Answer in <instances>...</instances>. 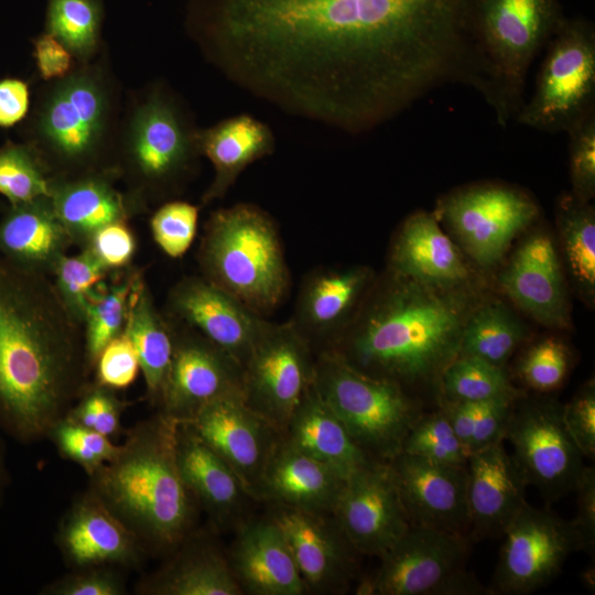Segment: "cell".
<instances>
[{"label":"cell","mask_w":595,"mask_h":595,"mask_svg":"<svg viewBox=\"0 0 595 595\" xmlns=\"http://www.w3.org/2000/svg\"><path fill=\"white\" fill-rule=\"evenodd\" d=\"M473 0H188L186 24L234 84L350 134L447 84L482 94Z\"/></svg>","instance_id":"cell-1"},{"label":"cell","mask_w":595,"mask_h":595,"mask_svg":"<svg viewBox=\"0 0 595 595\" xmlns=\"http://www.w3.org/2000/svg\"><path fill=\"white\" fill-rule=\"evenodd\" d=\"M83 326L51 277L0 257V422L34 441L71 408L87 376Z\"/></svg>","instance_id":"cell-2"},{"label":"cell","mask_w":595,"mask_h":595,"mask_svg":"<svg viewBox=\"0 0 595 595\" xmlns=\"http://www.w3.org/2000/svg\"><path fill=\"white\" fill-rule=\"evenodd\" d=\"M462 291H439L391 271L372 284L345 331L325 349L353 368L409 388L437 392L459 355L474 309ZM320 351V350H318Z\"/></svg>","instance_id":"cell-3"},{"label":"cell","mask_w":595,"mask_h":595,"mask_svg":"<svg viewBox=\"0 0 595 595\" xmlns=\"http://www.w3.org/2000/svg\"><path fill=\"white\" fill-rule=\"evenodd\" d=\"M177 421L158 412L138 422L116 456L89 476V488L145 553H172L190 534L195 500L175 459Z\"/></svg>","instance_id":"cell-4"},{"label":"cell","mask_w":595,"mask_h":595,"mask_svg":"<svg viewBox=\"0 0 595 595\" xmlns=\"http://www.w3.org/2000/svg\"><path fill=\"white\" fill-rule=\"evenodd\" d=\"M566 18L559 0H473L470 33L482 96L501 128L522 108L528 72Z\"/></svg>","instance_id":"cell-5"},{"label":"cell","mask_w":595,"mask_h":595,"mask_svg":"<svg viewBox=\"0 0 595 595\" xmlns=\"http://www.w3.org/2000/svg\"><path fill=\"white\" fill-rule=\"evenodd\" d=\"M202 275L263 315L290 285L278 227L262 208L239 203L212 213L197 252Z\"/></svg>","instance_id":"cell-6"},{"label":"cell","mask_w":595,"mask_h":595,"mask_svg":"<svg viewBox=\"0 0 595 595\" xmlns=\"http://www.w3.org/2000/svg\"><path fill=\"white\" fill-rule=\"evenodd\" d=\"M314 386L371 458L390 462L422 414L421 402L399 385L368 376L327 350L316 353Z\"/></svg>","instance_id":"cell-7"},{"label":"cell","mask_w":595,"mask_h":595,"mask_svg":"<svg viewBox=\"0 0 595 595\" xmlns=\"http://www.w3.org/2000/svg\"><path fill=\"white\" fill-rule=\"evenodd\" d=\"M110 98L107 85L90 68L72 71L57 79L43 98L33 121L32 143L55 176L94 169L108 129Z\"/></svg>","instance_id":"cell-8"},{"label":"cell","mask_w":595,"mask_h":595,"mask_svg":"<svg viewBox=\"0 0 595 595\" xmlns=\"http://www.w3.org/2000/svg\"><path fill=\"white\" fill-rule=\"evenodd\" d=\"M534 91L516 117L539 131L569 133L595 113V26L566 18L545 46Z\"/></svg>","instance_id":"cell-9"},{"label":"cell","mask_w":595,"mask_h":595,"mask_svg":"<svg viewBox=\"0 0 595 595\" xmlns=\"http://www.w3.org/2000/svg\"><path fill=\"white\" fill-rule=\"evenodd\" d=\"M470 542L469 537L410 524L357 594L491 595L465 567Z\"/></svg>","instance_id":"cell-10"},{"label":"cell","mask_w":595,"mask_h":595,"mask_svg":"<svg viewBox=\"0 0 595 595\" xmlns=\"http://www.w3.org/2000/svg\"><path fill=\"white\" fill-rule=\"evenodd\" d=\"M433 213L475 263L491 268L513 239L538 219L540 209L534 198L517 186L483 182L443 195Z\"/></svg>","instance_id":"cell-11"},{"label":"cell","mask_w":595,"mask_h":595,"mask_svg":"<svg viewBox=\"0 0 595 595\" xmlns=\"http://www.w3.org/2000/svg\"><path fill=\"white\" fill-rule=\"evenodd\" d=\"M196 129L165 91H153L134 111L126 143V167L141 204L175 191L199 155Z\"/></svg>","instance_id":"cell-12"},{"label":"cell","mask_w":595,"mask_h":595,"mask_svg":"<svg viewBox=\"0 0 595 595\" xmlns=\"http://www.w3.org/2000/svg\"><path fill=\"white\" fill-rule=\"evenodd\" d=\"M505 441L527 485L547 504L574 493L586 466L562 418V404L550 398L521 396L512 407Z\"/></svg>","instance_id":"cell-13"},{"label":"cell","mask_w":595,"mask_h":595,"mask_svg":"<svg viewBox=\"0 0 595 595\" xmlns=\"http://www.w3.org/2000/svg\"><path fill=\"white\" fill-rule=\"evenodd\" d=\"M316 353L292 320L270 323L242 364L245 402L280 434L314 382Z\"/></svg>","instance_id":"cell-14"},{"label":"cell","mask_w":595,"mask_h":595,"mask_svg":"<svg viewBox=\"0 0 595 595\" xmlns=\"http://www.w3.org/2000/svg\"><path fill=\"white\" fill-rule=\"evenodd\" d=\"M491 595H524L549 584L567 556L581 550L572 520L527 504L502 534Z\"/></svg>","instance_id":"cell-15"},{"label":"cell","mask_w":595,"mask_h":595,"mask_svg":"<svg viewBox=\"0 0 595 595\" xmlns=\"http://www.w3.org/2000/svg\"><path fill=\"white\" fill-rule=\"evenodd\" d=\"M176 323L172 325V360L158 407L165 415L185 422L218 398L242 394V366L199 333Z\"/></svg>","instance_id":"cell-16"},{"label":"cell","mask_w":595,"mask_h":595,"mask_svg":"<svg viewBox=\"0 0 595 595\" xmlns=\"http://www.w3.org/2000/svg\"><path fill=\"white\" fill-rule=\"evenodd\" d=\"M333 517L359 554L388 551L410 527L390 464L374 461L348 478Z\"/></svg>","instance_id":"cell-17"},{"label":"cell","mask_w":595,"mask_h":595,"mask_svg":"<svg viewBox=\"0 0 595 595\" xmlns=\"http://www.w3.org/2000/svg\"><path fill=\"white\" fill-rule=\"evenodd\" d=\"M167 309L174 321L199 333L241 366L271 323L203 275L178 280L169 292Z\"/></svg>","instance_id":"cell-18"},{"label":"cell","mask_w":595,"mask_h":595,"mask_svg":"<svg viewBox=\"0 0 595 595\" xmlns=\"http://www.w3.org/2000/svg\"><path fill=\"white\" fill-rule=\"evenodd\" d=\"M185 422L229 464L247 495L258 499L262 474L280 433L240 393L209 402Z\"/></svg>","instance_id":"cell-19"},{"label":"cell","mask_w":595,"mask_h":595,"mask_svg":"<svg viewBox=\"0 0 595 595\" xmlns=\"http://www.w3.org/2000/svg\"><path fill=\"white\" fill-rule=\"evenodd\" d=\"M388 463L410 524L469 537L466 466L403 452Z\"/></svg>","instance_id":"cell-20"},{"label":"cell","mask_w":595,"mask_h":595,"mask_svg":"<svg viewBox=\"0 0 595 595\" xmlns=\"http://www.w3.org/2000/svg\"><path fill=\"white\" fill-rule=\"evenodd\" d=\"M271 518L282 531L307 591L340 593L348 587L359 553L333 515L277 506Z\"/></svg>","instance_id":"cell-21"},{"label":"cell","mask_w":595,"mask_h":595,"mask_svg":"<svg viewBox=\"0 0 595 595\" xmlns=\"http://www.w3.org/2000/svg\"><path fill=\"white\" fill-rule=\"evenodd\" d=\"M56 541L73 570L136 566L145 554L134 534L88 490L65 512Z\"/></svg>","instance_id":"cell-22"},{"label":"cell","mask_w":595,"mask_h":595,"mask_svg":"<svg viewBox=\"0 0 595 595\" xmlns=\"http://www.w3.org/2000/svg\"><path fill=\"white\" fill-rule=\"evenodd\" d=\"M499 281L506 295L534 321L552 328L569 324L561 261L547 232L536 231L521 242Z\"/></svg>","instance_id":"cell-23"},{"label":"cell","mask_w":595,"mask_h":595,"mask_svg":"<svg viewBox=\"0 0 595 595\" xmlns=\"http://www.w3.org/2000/svg\"><path fill=\"white\" fill-rule=\"evenodd\" d=\"M466 472L470 540L502 537L528 504V485L504 441L470 453Z\"/></svg>","instance_id":"cell-24"},{"label":"cell","mask_w":595,"mask_h":595,"mask_svg":"<svg viewBox=\"0 0 595 595\" xmlns=\"http://www.w3.org/2000/svg\"><path fill=\"white\" fill-rule=\"evenodd\" d=\"M374 282L364 266L316 269L302 282L292 321L314 349H325L353 321Z\"/></svg>","instance_id":"cell-25"},{"label":"cell","mask_w":595,"mask_h":595,"mask_svg":"<svg viewBox=\"0 0 595 595\" xmlns=\"http://www.w3.org/2000/svg\"><path fill=\"white\" fill-rule=\"evenodd\" d=\"M389 271L439 291H462L470 272L459 248L443 231L434 213L409 215L393 238Z\"/></svg>","instance_id":"cell-26"},{"label":"cell","mask_w":595,"mask_h":595,"mask_svg":"<svg viewBox=\"0 0 595 595\" xmlns=\"http://www.w3.org/2000/svg\"><path fill=\"white\" fill-rule=\"evenodd\" d=\"M111 171L52 176L50 198L73 245L84 248L102 227L128 221L142 205L113 184Z\"/></svg>","instance_id":"cell-27"},{"label":"cell","mask_w":595,"mask_h":595,"mask_svg":"<svg viewBox=\"0 0 595 595\" xmlns=\"http://www.w3.org/2000/svg\"><path fill=\"white\" fill-rule=\"evenodd\" d=\"M228 562L242 593H307L284 536L271 517L240 528Z\"/></svg>","instance_id":"cell-28"},{"label":"cell","mask_w":595,"mask_h":595,"mask_svg":"<svg viewBox=\"0 0 595 595\" xmlns=\"http://www.w3.org/2000/svg\"><path fill=\"white\" fill-rule=\"evenodd\" d=\"M345 480L281 435L266 464L259 498L275 506L333 515Z\"/></svg>","instance_id":"cell-29"},{"label":"cell","mask_w":595,"mask_h":595,"mask_svg":"<svg viewBox=\"0 0 595 595\" xmlns=\"http://www.w3.org/2000/svg\"><path fill=\"white\" fill-rule=\"evenodd\" d=\"M71 246L50 196L9 205L0 218V257L19 268L51 277Z\"/></svg>","instance_id":"cell-30"},{"label":"cell","mask_w":595,"mask_h":595,"mask_svg":"<svg viewBox=\"0 0 595 595\" xmlns=\"http://www.w3.org/2000/svg\"><path fill=\"white\" fill-rule=\"evenodd\" d=\"M175 459L185 487L217 524L239 515L248 496L239 477L186 422L176 423Z\"/></svg>","instance_id":"cell-31"},{"label":"cell","mask_w":595,"mask_h":595,"mask_svg":"<svg viewBox=\"0 0 595 595\" xmlns=\"http://www.w3.org/2000/svg\"><path fill=\"white\" fill-rule=\"evenodd\" d=\"M195 141L199 155L206 156L214 169L213 181L202 197L204 205L223 198L247 166L271 155L275 148L270 127L248 113L196 129Z\"/></svg>","instance_id":"cell-32"},{"label":"cell","mask_w":595,"mask_h":595,"mask_svg":"<svg viewBox=\"0 0 595 595\" xmlns=\"http://www.w3.org/2000/svg\"><path fill=\"white\" fill-rule=\"evenodd\" d=\"M281 437L347 480L371 462L324 402L314 382L292 413Z\"/></svg>","instance_id":"cell-33"},{"label":"cell","mask_w":595,"mask_h":595,"mask_svg":"<svg viewBox=\"0 0 595 595\" xmlns=\"http://www.w3.org/2000/svg\"><path fill=\"white\" fill-rule=\"evenodd\" d=\"M173 556L142 578L136 592L144 595H240L228 560L219 551L190 536Z\"/></svg>","instance_id":"cell-34"},{"label":"cell","mask_w":595,"mask_h":595,"mask_svg":"<svg viewBox=\"0 0 595 595\" xmlns=\"http://www.w3.org/2000/svg\"><path fill=\"white\" fill-rule=\"evenodd\" d=\"M125 329L139 357L147 398L158 407L172 360L174 333L172 323L156 309L143 275L132 290Z\"/></svg>","instance_id":"cell-35"},{"label":"cell","mask_w":595,"mask_h":595,"mask_svg":"<svg viewBox=\"0 0 595 595\" xmlns=\"http://www.w3.org/2000/svg\"><path fill=\"white\" fill-rule=\"evenodd\" d=\"M556 226L566 268L580 296L589 305L595 298V212L591 202L572 193L556 203Z\"/></svg>","instance_id":"cell-36"},{"label":"cell","mask_w":595,"mask_h":595,"mask_svg":"<svg viewBox=\"0 0 595 595\" xmlns=\"http://www.w3.org/2000/svg\"><path fill=\"white\" fill-rule=\"evenodd\" d=\"M524 336V327L511 311L504 303L491 301L470 312L459 355L474 356L505 367Z\"/></svg>","instance_id":"cell-37"},{"label":"cell","mask_w":595,"mask_h":595,"mask_svg":"<svg viewBox=\"0 0 595 595\" xmlns=\"http://www.w3.org/2000/svg\"><path fill=\"white\" fill-rule=\"evenodd\" d=\"M142 273L129 269L91 294L83 324L86 371L89 374L105 345L123 328L132 290Z\"/></svg>","instance_id":"cell-38"},{"label":"cell","mask_w":595,"mask_h":595,"mask_svg":"<svg viewBox=\"0 0 595 595\" xmlns=\"http://www.w3.org/2000/svg\"><path fill=\"white\" fill-rule=\"evenodd\" d=\"M522 394L512 386L505 367L467 355H458L445 368L437 388L439 402H480Z\"/></svg>","instance_id":"cell-39"},{"label":"cell","mask_w":595,"mask_h":595,"mask_svg":"<svg viewBox=\"0 0 595 595\" xmlns=\"http://www.w3.org/2000/svg\"><path fill=\"white\" fill-rule=\"evenodd\" d=\"M102 20L101 0H47L45 32L86 62L98 47Z\"/></svg>","instance_id":"cell-40"},{"label":"cell","mask_w":595,"mask_h":595,"mask_svg":"<svg viewBox=\"0 0 595 595\" xmlns=\"http://www.w3.org/2000/svg\"><path fill=\"white\" fill-rule=\"evenodd\" d=\"M51 178L32 143L7 142L0 147V195L9 205L50 196Z\"/></svg>","instance_id":"cell-41"},{"label":"cell","mask_w":595,"mask_h":595,"mask_svg":"<svg viewBox=\"0 0 595 595\" xmlns=\"http://www.w3.org/2000/svg\"><path fill=\"white\" fill-rule=\"evenodd\" d=\"M110 271L88 248L65 255L55 266L51 279L63 305L82 326L89 299Z\"/></svg>","instance_id":"cell-42"},{"label":"cell","mask_w":595,"mask_h":595,"mask_svg":"<svg viewBox=\"0 0 595 595\" xmlns=\"http://www.w3.org/2000/svg\"><path fill=\"white\" fill-rule=\"evenodd\" d=\"M401 452L455 466H466L469 456L441 408L422 412L407 433Z\"/></svg>","instance_id":"cell-43"},{"label":"cell","mask_w":595,"mask_h":595,"mask_svg":"<svg viewBox=\"0 0 595 595\" xmlns=\"http://www.w3.org/2000/svg\"><path fill=\"white\" fill-rule=\"evenodd\" d=\"M57 452L79 465L88 476L110 462L119 451L110 437L68 420L65 415L48 430Z\"/></svg>","instance_id":"cell-44"},{"label":"cell","mask_w":595,"mask_h":595,"mask_svg":"<svg viewBox=\"0 0 595 595\" xmlns=\"http://www.w3.org/2000/svg\"><path fill=\"white\" fill-rule=\"evenodd\" d=\"M571 361L569 347L558 338L547 337L522 354L517 364V374L529 389L547 393L562 385Z\"/></svg>","instance_id":"cell-45"},{"label":"cell","mask_w":595,"mask_h":595,"mask_svg":"<svg viewBox=\"0 0 595 595\" xmlns=\"http://www.w3.org/2000/svg\"><path fill=\"white\" fill-rule=\"evenodd\" d=\"M199 208L184 201L160 206L150 219L153 240L167 257H183L192 246L198 226Z\"/></svg>","instance_id":"cell-46"},{"label":"cell","mask_w":595,"mask_h":595,"mask_svg":"<svg viewBox=\"0 0 595 595\" xmlns=\"http://www.w3.org/2000/svg\"><path fill=\"white\" fill-rule=\"evenodd\" d=\"M78 400L64 414L68 420L95 430L108 437L121 429V416L127 402L115 390L91 383L82 388Z\"/></svg>","instance_id":"cell-47"},{"label":"cell","mask_w":595,"mask_h":595,"mask_svg":"<svg viewBox=\"0 0 595 595\" xmlns=\"http://www.w3.org/2000/svg\"><path fill=\"white\" fill-rule=\"evenodd\" d=\"M93 370L95 383L115 391L126 389L134 382L140 371V363L125 326L101 349Z\"/></svg>","instance_id":"cell-48"},{"label":"cell","mask_w":595,"mask_h":595,"mask_svg":"<svg viewBox=\"0 0 595 595\" xmlns=\"http://www.w3.org/2000/svg\"><path fill=\"white\" fill-rule=\"evenodd\" d=\"M571 193L591 202L595 196V113L569 133Z\"/></svg>","instance_id":"cell-49"},{"label":"cell","mask_w":595,"mask_h":595,"mask_svg":"<svg viewBox=\"0 0 595 595\" xmlns=\"http://www.w3.org/2000/svg\"><path fill=\"white\" fill-rule=\"evenodd\" d=\"M126 583L115 566L75 569L42 589L45 595H123Z\"/></svg>","instance_id":"cell-50"},{"label":"cell","mask_w":595,"mask_h":595,"mask_svg":"<svg viewBox=\"0 0 595 595\" xmlns=\"http://www.w3.org/2000/svg\"><path fill=\"white\" fill-rule=\"evenodd\" d=\"M564 425L584 457L595 456V385L586 382L577 393L562 405Z\"/></svg>","instance_id":"cell-51"},{"label":"cell","mask_w":595,"mask_h":595,"mask_svg":"<svg viewBox=\"0 0 595 595\" xmlns=\"http://www.w3.org/2000/svg\"><path fill=\"white\" fill-rule=\"evenodd\" d=\"M85 247H88L109 271H119L130 267L137 240L128 221H117L99 229Z\"/></svg>","instance_id":"cell-52"},{"label":"cell","mask_w":595,"mask_h":595,"mask_svg":"<svg viewBox=\"0 0 595 595\" xmlns=\"http://www.w3.org/2000/svg\"><path fill=\"white\" fill-rule=\"evenodd\" d=\"M517 399L501 397L476 402L474 432L468 447L469 454L505 441L508 421Z\"/></svg>","instance_id":"cell-53"},{"label":"cell","mask_w":595,"mask_h":595,"mask_svg":"<svg viewBox=\"0 0 595 595\" xmlns=\"http://www.w3.org/2000/svg\"><path fill=\"white\" fill-rule=\"evenodd\" d=\"M574 493L577 496V512L572 520L577 531L581 550L592 553L595 547V470L585 466Z\"/></svg>","instance_id":"cell-54"},{"label":"cell","mask_w":595,"mask_h":595,"mask_svg":"<svg viewBox=\"0 0 595 595\" xmlns=\"http://www.w3.org/2000/svg\"><path fill=\"white\" fill-rule=\"evenodd\" d=\"M34 58L44 80L61 79L73 69V54L51 34L44 32L33 41Z\"/></svg>","instance_id":"cell-55"},{"label":"cell","mask_w":595,"mask_h":595,"mask_svg":"<svg viewBox=\"0 0 595 595\" xmlns=\"http://www.w3.org/2000/svg\"><path fill=\"white\" fill-rule=\"evenodd\" d=\"M30 90L25 82L18 78L0 80V127L10 128L28 113Z\"/></svg>","instance_id":"cell-56"},{"label":"cell","mask_w":595,"mask_h":595,"mask_svg":"<svg viewBox=\"0 0 595 595\" xmlns=\"http://www.w3.org/2000/svg\"><path fill=\"white\" fill-rule=\"evenodd\" d=\"M439 403L455 435L468 451L475 425L476 402Z\"/></svg>","instance_id":"cell-57"},{"label":"cell","mask_w":595,"mask_h":595,"mask_svg":"<svg viewBox=\"0 0 595 595\" xmlns=\"http://www.w3.org/2000/svg\"><path fill=\"white\" fill-rule=\"evenodd\" d=\"M0 476H1V458H0Z\"/></svg>","instance_id":"cell-58"}]
</instances>
